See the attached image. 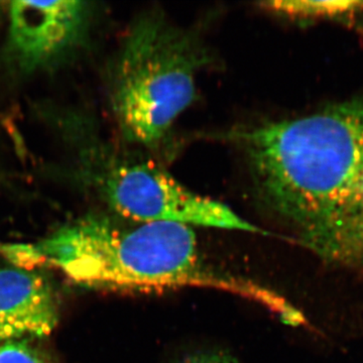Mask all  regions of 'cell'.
<instances>
[{
  "label": "cell",
  "mask_w": 363,
  "mask_h": 363,
  "mask_svg": "<svg viewBox=\"0 0 363 363\" xmlns=\"http://www.w3.org/2000/svg\"><path fill=\"white\" fill-rule=\"evenodd\" d=\"M58 321V300L45 277L20 267L0 269V344L47 337Z\"/></svg>",
  "instance_id": "obj_5"
},
{
  "label": "cell",
  "mask_w": 363,
  "mask_h": 363,
  "mask_svg": "<svg viewBox=\"0 0 363 363\" xmlns=\"http://www.w3.org/2000/svg\"><path fill=\"white\" fill-rule=\"evenodd\" d=\"M85 9L75 0L13 1L11 39L26 63L38 64L65 48L77 35Z\"/></svg>",
  "instance_id": "obj_6"
},
{
  "label": "cell",
  "mask_w": 363,
  "mask_h": 363,
  "mask_svg": "<svg viewBox=\"0 0 363 363\" xmlns=\"http://www.w3.org/2000/svg\"><path fill=\"white\" fill-rule=\"evenodd\" d=\"M260 201L318 257L363 269V96L233 135Z\"/></svg>",
  "instance_id": "obj_1"
},
{
  "label": "cell",
  "mask_w": 363,
  "mask_h": 363,
  "mask_svg": "<svg viewBox=\"0 0 363 363\" xmlns=\"http://www.w3.org/2000/svg\"><path fill=\"white\" fill-rule=\"evenodd\" d=\"M0 363H54L30 340L7 341L0 344Z\"/></svg>",
  "instance_id": "obj_8"
},
{
  "label": "cell",
  "mask_w": 363,
  "mask_h": 363,
  "mask_svg": "<svg viewBox=\"0 0 363 363\" xmlns=\"http://www.w3.org/2000/svg\"><path fill=\"white\" fill-rule=\"evenodd\" d=\"M26 245H1L0 243V255L11 260L14 266L21 267L25 260Z\"/></svg>",
  "instance_id": "obj_9"
},
{
  "label": "cell",
  "mask_w": 363,
  "mask_h": 363,
  "mask_svg": "<svg viewBox=\"0 0 363 363\" xmlns=\"http://www.w3.org/2000/svg\"><path fill=\"white\" fill-rule=\"evenodd\" d=\"M33 250L37 266L56 267L86 288L121 292L213 289L264 306L284 323L297 313L271 289L212 266L203 257L195 231L181 224L130 225L89 215Z\"/></svg>",
  "instance_id": "obj_2"
},
{
  "label": "cell",
  "mask_w": 363,
  "mask_h": 363,
  "mask_svg": "<svg viewBox=\"0 0 363 363\" xmlns=\"http://www.w3.org/2000/svg\"><path fill=\"white\" fill-rule=\"evenodd\" d=\"M100 187L111 209L135 223L262 233L227 205L189 190L168 172L145 160L111 159L100 176Z\"/></svg>",
  "instance_id": "obj_4"
},
{
  "label": "cell",
  "mask_w": 363,
  "mask_h": 363,
  "mask_svg": "<svg viewBox=\"0 0 363 363\" xmlns=\"http://www.w3.org/2000/svg\"><path fill=\"white\" fill-rule=\"evenodd\" d=\"M207 55L192 33L161 13L138 16L119 54L113 109L126 140L155 147L196 97Z\"/></svg>",
  "instance_id": "obj_3"
},
{
  "label": "cell",
  "mask_w": 363,
  "mask_h": 363,
  "mask_svg": "<svg viewBox=\"0 0 363 363\" xmlns=\"http://www.w3.org/2000/svg\"><path fill=\"white\" fill-rule=\"evenodd\" d=\"M266 11L301 20L346 18L363 13L360 1H266L259 4Z\"/></svg>",
  "instance_id": "obj_7"
},
{
  "label": "cell",
  "mask_w": 363,
  "mask_h": 363,
  "mask_svg": "<svg viewBox=\"0 0 363 363\" xmlns=\"http://www.w3.org/2000/svg\"><path fill=\"white\" fill-rule=\"evenodd\" d=\"M182 363H238L233 357L219 353H202L186 358Z\"/></svg>",
  "instance_id": "obj_10"
}]
</instances>
